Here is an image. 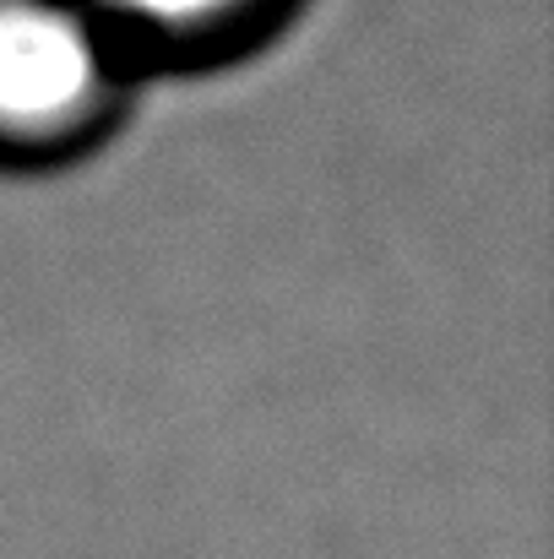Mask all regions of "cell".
<instances>
[{
	"mask_svg": "<svg viewBox=\"0 0 554 559\" xmlns=\"http://www.w3.org/2000/svg\"><path fill=\"white\" fill-rule=\"evenodd\" d=\"M126 76V55L82 0H0V164H49L98 142Z\"/></svg>",
	"mask_w": 554,
	"mask_h": 559,
	"instance_id": "cell-1",
	"label": "cell"
},
{
	"mask_svg": "<svg viewBox=\"0 0 554 559\" xmlns=\"http://www.w3.org/2000/svg\"><path fill=\"white\" fill-rule=\"evenodd\" d=\"M126 66H212L256 49L299 0H82Z\"/></svg>",
	"mask_w": 554,
	"mask_h": 559,
	"instance_id": "cell-2",
	"label": "cell"
}]
</instances>
